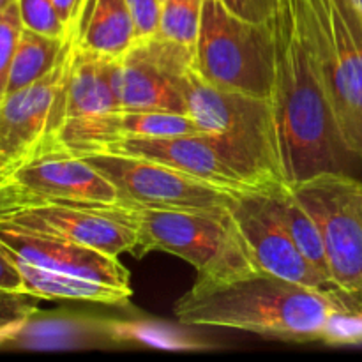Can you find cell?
<instances>
[{
  "label": "cell",
  "mask_w": 362,
  "mask_h": 362,
  "mask_svg": "<svg viewBox=\"0 0 362 362\" xmlns=\"http://www.w3.org/2000/svg\"><path fill=\"white\" fill-rule=\"evenodd\" d=\"M341 308L317 290L264 271L219 281L197 279L177 300L173 315L182 325L251 332L292 343L322 341L332 311Z\"/></svg>",
  "instance_id": "cell-1"
},
{
  "label": "cell",
  "mask_w": 362,
  "mask_h": 362,
  "mask_svg": "<svg viewBox=\"0 0 362 362\" xmlns=\"http://www.w3.org/2000/svg\"><path fill=\"white\" fill-rule=\"evenodd\" d=\"M177 88L187 115L226 165L264 193L290 186L272 99L211 83L193 66L179 74Z\"/></svg>",
  "instance_id": "cell-2"
},
{
  "label": "cell",
  "mask_w": 362,
  "mask_h": 362,
  "mask_svg": "<svg viewBox=\"0 0 362 362\" xmlns=\"http://www.w3.org/2000/svg\"><path fill=\"white\" fill-rule=\"evenodd\" d=\"M343 147L362 161V13L356 0H293Z\"/></svg>",
  "instance_id": "cell-3"
},
{
  "label": "cell",
  "mask_w": 362,
  "mask_h": 362,
  "mask_svg": "<svg viewBox=\"0 0 362 362\" xmlns=\"http://www.w3.org/2000/svg\"><path fill=\"white\" fill-rule=\"evenodd\" d=\"M131 209L138 228L133 255L148 251L175 255L193 265L204 281H219L258 271L232 212H191L165 209Z\"/></svg>",
  "instance_id": "cell-4"
},
{
  "label": "cell",
  "mask_w": 362,
  "mask_h": 362,
  "mask_svg": "<svg viewBox=\"0 0 362 362\" xmlns=\"http://www.w3.org/2000/svg\"><path fill=\"white\" fill-rule=\"evenodd\" d=\"M117 191L90 163L48 133L21 154L0 161V214L41 205H103Z\"/></svg>",
  "instance_id": "cell-5"
},
{
  "label": "cell",
  "mask_w": 362,
  "mask_h": 362,
  "mask_svg": "<svg viewBox=\"0 0 362 362\" xmlns=\"http://www.w3.org/2000/svg\"><path fill=\"white\" fill-rule=\"evenodd\" d=\"M193 67L219 87L274 98V37L267 23L244 20L221 0H204Z\"/></svg>",
  "instance_id": "cell-6"
},
{
  "label": "cell",
  "mask_w": 362,
  "mask_h": 362,
  "mask_svg": "<svg viewBox=\"0 0 362 362\" xmlns=\"http://www.w3.org/2000/svg\"><path fill=\"white\" fill-rule=\"evenodd\" d=\"M290 189L320 228L336 288L349 308L362 306V182L346 172H320Z\"/></svg>",
  "instance_id": "cell-7"
},
{
  "label": "cell",
  "mask_w": 362,
  "mask_h": 362,
  "mask_svg": "<svg viewBox=\"0 0 362 362\" xmlns=\"http://www.w3.org/2000/svg\"><path fill=\"white\" fill-rule=\"evenodd\" d=\"M117 191L119 202L140 209L191 212H232L243 194L209 184L175 168L115 152L80 156Z\"/></svg>",
  "instance_id": "cell-8"
},
{
  "label": "cell",
  "mask_w": 362,
  "mask_h": 362,
  "mask_svg": "<svg viewBox=\"0 0 362 362\" xmlns=\"http://www.w3.org/2000/svg\"><path fill=\"white\" fill-rule=\"evenodd\" d=\"M194 46L159 34L136 37L119 57L113 73L117 106L145 112L187 113L186 101L177 88V78L193 66Z\"/></svg>",
  "instance_id": "cell-9"
},
{
  "label": "cell",
  "mask_w": 362,
  "mask_h": 362,
  "mask_svg": "<svg viewBox=\"0 0 362 362\" xmlns=\"http://www.w3.org/2000/svg\"><path fill=\"white\" fill-rule=\"evenodd\" d=\"M0 223L64 237L115 257L133 253L138 244L136 221L131 209L122 202L20 209L0 214Z\"/></svg>",
  "instance_id": "cell-10"
},
{
  "label": "cell",
  "mask_w": 362,
  "mask_h": 362,
  "mask_svg": "<svg viewBox=\"0 0 362 362\" xmlns=\"http://www.w3.org/2000/svg\"><path fill=\"white\" fill-rule=\"evenodd\" d=\"M232 214L260 271L317 290L341 308H349L341 292L304 258L285 226L278 221L267 202V193L243 194Z\"/></svg>",
  "instance_id": "cell-11"
},
{
  "label": "cell",
  "mask_w": 362,
  "mask_h": 362,
  "mask_svg": "<svg viewBox=\"0 0 362 362\" xmlns=\"http://www.w3.org/2000/svg\"><path fill=\"white\" fill-rule=\"evenodd\" d=\"M0 246L13 260L133 293L129 271L120 264L119 257L92 246L9 223H0Z\"/></svg>",
  "instance_id": "cell-12"
},
{
  "label": "cell",
  "mask_w": 362,
  "mask_h": 362,
  "mask_svg": "<svg viewBox=\"0 0 362 362\" xmlns=\"http://www.w3.org/2000/svg\"><path fill=\"white\" fill-rule=\"evenodd\" d=\"M71 34L66 53L52 73L0 101V159L14 158L60 127V94L69 66Z\"/></svg>",
  "instance_id": "cell-13"
},
{
  "label": "cell",
  "mask_w": 362,
  "mask_h": 362,
  "mask_svg": "<svg viewBox=\"0 0 362 362\" xmlns=\"http://www.w3.org/2000/svg\"><path fill=\"white\" fill-rule=\"evenodd\" d=\"M55 133L59 140L76 156L92 154L105 145L127 138L182 136V134L205 136L204 129L187 113L124 108L67 120Z\"/></svg>",
  "instance_id": "cell-14"
},
{
  "label": "cell",
  "mask_w": 362,
  "mask_h": 362,
  "mask_svg": "<svg viewBox=\"0 0 362 362\" xmlns=\"http://www.w3.org/2000/svg\"><path fill=\"white\" fill-rule=\"evenodd\" d=\"M98 152H115V154L136 156V158L163 163L170 168H175L235 194L264 193L257 186L247 182L232 166L226 165L218 152L211 147V144L200 134L127 138L105 145Z\"/></svg>",
  "instance_id": "cell-15"
},
{
  "label": "cell",
  "mask_w": 362,
  "mask_h": 362,
  "mask_svg": "<svg viewBox=\"0 0 362 362\" xmlns=\"http://www.w3.org/2000/svg\"><path fill=\"white\" fill-rule=\"evenodd\" d=\"M117 59L80 48L71 34L69 66L60 94V126L119 108L113 87Z\"/></svg>",
  "instance_id": "cell-16"
},
{
  "label": "cell",
  "mask_w": 362,
  "mask_h": 362,
  "mask_svg": "<svg viewBox=\"0 0 362 362\" xmlns=\"http://www.w3.org/2000/svg\"><path fill=\"white\" fill-rule=\"evenodd\" d=\"M73 34L80 48L119 59L136 41V27L126 0H88Z\"/></svg>",
  "instance_id": "cell-17"
},
{
  "label": "cell",
  "mask_w": 362,
  "mask_h": 362,
  "mask_svg": "<svg viewBox=\"0 0 362 362\" xmlns=\"http://www.w3.org/2000/svg\"><path fill=\"white\" fill-rule=\"evenodd\" d=\"M13 260V258H11ZM25 283V290L37 299H69L81 303H95L105 306H119L129 300L131 293L90 279L73 278L45 271L27 262L13 260Z\"/></svg>",
  "instance_id": "cell-18"
},
{
  "label": "cell",
  "mask_w": 362,
  "mask_h": 362,
  "mask_svg": "<svg viewBox=\"0 0 362 362\" xmlns=\"http://www.w3.org/2000/svg\"><path fill=\"white\" fill-rule=\"evenodd\" d=\"M267 202L271 205L272 212L278 218V221L285 226L288 235L299 247L300 253L304 255L308 262L327 279L329 283L334 285L329 269L327 251H325L324 237H322L320 228L313 216L303 207L296 194L292 193L290 186L276 189L272 193H267ZM336 286V285H334ZM345 299V297H343Z\"/></svg>",
  "instance_id": "cell-19"
},
{
  "label": "cell",
  "mask_w": 362,
  "mask_h": 362,
  "mask_svg": "<svg viewBox=\"0 0 362 362\" xmlns=\"http://www.w3.org/2000/svg\"><path fill=\"white\" fill-rule=\"evenodd\" d=\"M67 41H69V35L66 39L52 37V35L39 34L23 27L13 64H11L6 94L35 83L52 73L66 53Z\"/></svg>",
  "instance_id": "cell-20"
},
{
  "label": "cell",
  "mask_w": 362,
  "mask_h": 362,
  "mask_svg": "<svg viewBox=\"0 0 362 362\" xmlns=\"http://www.w3.org/2000/svg\"><path fill=\"white\" fill-rule=\"evenodd\" d=\"M99 325L103 334L115 343H131L159 350H200L207 346L197 336L161 322L105 320L99 322Z\"/></svg>",
  "instance_id": "cell-21"
},
{
  "label": "cell",
  "mask_w": 362,
  "mask_h": 362,
  "mask_svg": "<svg viewBox=\"0 0 362 362\" xmlns=\"http://www.w3.org/2000/svg\"><path fill=\"white\" fill-rule=\"evenodd\" d=\"M83 325H76L71 318H39L37 313L27 322L11 345L28 350H59L76 345Z\"/></svg>",
  "instance_id": "cell-22"
},
{
  "label": "cell",
  "mask_w": 362,
  "mask_h": 362,
  "mask_svg": "<svg viewBox=\"0 0 362 362\" xmlns=\"http://www.w3.org/2000/svg\"><path fill=\"white\" fill-rule=\"evenodd\" d=\"M204 0H161V16L156 34L180 45L194 46L202 23Z\"/></svg>",
  "instance_id": "cell-23"
},
{
  "label": "cell",
  "mask_w": 362,
  "mask_h": 362,
  "mask_svg": "<svg viewBox=\"0 0 362 362\" xmlns=\"http://www.w3.org/2000/svg\"><path fill=\"white\" fill-rule=\"evenodd\" d=\"M37 297L25 292L0 290V346L11 345L27 322L37 313Z\"/></svg>",
  "instance_id": "cell-24"
},
{
  "label": "cell",
  "mask_w": 362,
  "mask_h": 362,
  "mask_svg": "<svg viewBox=\"0 0 362 362\" xmlns=\"http://www.w3.org/2000/svg\"><path fill=\"white\" fill-rule=\"evenodd\" d=\"M21 30H23V21H21L18 0H14L6 9L0 11V101L6 95L11 64L16 53Z\"/></svg>",
  "instance_id": "cell-25"
},
{
  "label": "cell",
  "mask_w": 362,
  "mask_h": 362,
  "mask_svg": "<svg viewBox=\"0 0 362 362\" xmlns=\"http://www.w3.org/2000/svg\"><path fill=\"white\" fill-rule=\"evenodd\" d=\"M23 27L39 34L66 39L71 34L52 0H18Z\"/></svg>",
  "instance_id": "cell-26"
},
{
  "label": "cell",
  "mask_w": 362,
  "mask_h": 362,
  "mask_svg": "<svg viewBox=\"0 0 362 362\" xmlns=\"http://www.w3.org/2000/svg\"><path fill=\"white\" fill-rule=\"evenodd\" d=\"M322 343L362 345V306L336 308L329 318Z\"/></svg>",
  "instance_id": "cell-27"
},
{
  "label": "cell",
  "mask_w": 362,
  "mask_h": 362,
  "mask_svg": "<svg viewBox=\"0 0 362 362\" xmlns=\"http://www.w3.org/2000/svg\"><path fill=\"white\" fill-rule=\"evenodd\" d=\"M138 37L151 35L158 30L159 16H161V0H126Z\"/></svg>",
  "instance_id": "cell-28"
},
{
  "label": "cell",
  "mask_w": 362,
  "mask_h": 362,
  "mask_svg": "<svg viewBox=\"0 0 362 362\" xmlns=\"http://www.w3.org/2000/svg\"><path fill=\"white\" fill-rule=\"evenodd\" d=\"M232 13L255 23H267L274 13V0H221Z\"/></svg>",
  "instance_id": "cell-29"
},
{
  "label": "cell",
  "mask_w": 362,
  "mask_h": 362,
  "mask_svg": "<svg viewBox=\"0 0 362 362\" xmlns=\"http://www.w3.org/2000/svg\"><path fill=\"white\" fill-rule=\"evenodd\" d=\"M0 290H11V292H25V283L21 274L18 272L16 265L13 264L9 255L0 246Z\"/></svg>",
  "instance_id": "cell-30"
},
{
  "label": "cell",
  "mask_w": 362,
  "mask_h": 362,
  "mask_svg": "<svg viewBox=\"0 0 362 362\" xmlns=\"http://www.w3.org/2000/svg\"><path fill=\"white\" fill-rule=\"evenodd\" d=\"M52 2L55 6L57 13L64 20V23L67 25V28L74 30L78 23H80L81 16H83V11L87 7L88 0H52Z\"/></svg>",
  "instance_id": "cell-31"
},
{
  "label": "cell",
  "mask_w": 362,
  "mask_h": 362,
  "mask_svg": "<svg viewBox=\"0 0 362 362\" xmlns=\"http://www.w3.org/2000/svg\"><path fill=\"white\" fill-rule=\"evenodd\" d=\"M14 0H0V11L2 9H6L7 6H9V4H13Z\"/></svg>",
  "instance_id": "cell-32"
},
{
  "label": "cell",
  "mask_w": 362,
  "mask_h": 362,
  "mask_svg": "<svg viewBox=\"0 0 362 362\" xmlns=\"http://www.w3.org/2000/svg\"><path fill=\"white\" fill-rule=\"evenodd\" d=\"M357 2V6H359V9H361V13H362V0H356Z\"/></svg>",
  "instance_id": "cell-33"
},
{
  "label": "cell",
  "mask_w": 362,
  "mask_h": 362,
  "mask_svg": "<svg viewBox=\"0 0 362 362\" xmlns=\"http://www.w3.org/2000/svg\"><path fill=\"white\" fill-rule=\"evenodd\" d=\"M0 161H2V159H0Z\"/></svg>",
  "instance_id": "cell-34"
}]
</instances>
